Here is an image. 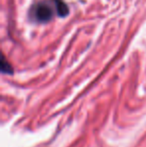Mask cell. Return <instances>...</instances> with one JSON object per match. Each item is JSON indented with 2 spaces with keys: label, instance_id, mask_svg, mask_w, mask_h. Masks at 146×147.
Masks as SVG:
<instances>
[{
  "label": "cell",
  "instance_id": "3",
  "mask_svg": "<svg viewBox=\"0 0 146 147\" xmlns=\"http://www.w3.org/2000/svg\"><path fill=\"white\" fill-rule=\"evenodd\" d=\"M1 70L3 73H9L11 74L13 72V69H12L11 65L9 64V62L6 61L5 56L2 55V59H1Z\"/></svg>",
  "mask_w": 146,
  "mask_h": 147
},
{
  "label": "cell",
  "instance_id": "1",
  "mask_svg": "<svg viewBox=\"0 0 146 147\" xmlns=\"http://www.w3.org/2000/svg\"><path fill=\"white\" fill-rule=\"evenodd\" d=\"M32 17L38 22H48L52 19L54 15V10L51 5L46 1H41L39 3L33 5L31 8Z\"/></svg>",
  "mask_w": 146,
  "mask_h": 147
},
{
  "label": "cell",
  "instance_id": "2",
  "mask_svg": "<svg viewBox=\"0 0 146 147\" xmlns=\"http://www.w3.org/2000/svg\"><path fill=\"white\" fill-rule=\"evenodd\" d=\"M54 3L57 15L60 16V17H64V16L68 15L69 8L64 1H62V0H54Z\"/></svg>",
  "mask_w": 146,
  "mask_h": 147
}]
</instances>
